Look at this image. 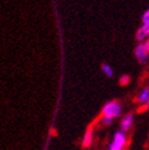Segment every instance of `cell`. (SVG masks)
Wrapping results in <instances>:
<instances>
[{
	"label": "cell",
	"instance_id": "cell-1",
	"mask_svg": "<svg viewBox=\"0 0 149 150\" xmlns=\"http://www.w3.org/2000/svg\"><path fill=\"white\" fill-rule=\"evenodd\" d=\"M121 111H122L121 104L117 100H113V101H110V103L104 105V108L101 110V115H103V117L115 118V117L121 115Z\"/></svg>",
	"mask_w": 149,
	"mask_h": 150
},
{
	"label": "cell",
	"instance_id": "cell-2",
	"mask_svg": "<svg viewBox=\"0 0 149 150\" xmlns=\"http://www.w3.org/2000/svg\"><path fill=\"white\" fill-rule=\"evenodd\" d=\"M135 55L137 57V60L140 64H145L147 60H148V55H149V51L145 47L144 43H139L138 45L135 49Z\"/></svg>",
	"mask_w": 149,
	"mask_h": 150
},
{
	"label": "cell",
	"instance_id": "cell-3",
	"mask_svg": "<svg viewBox=\"0 0 149 150\" xmlns=\"http://www.w3.org/2000/svg\"><path fill=\"white\" fill-rule=\"evenodd\" d=\"M136 38L138 42H143L149 38V23H143L137 31Z\"/></svg>",
	"mask_w": 149,
	"mask_h": 150
},
{
	"label": "cell",
	"instance_id": "cell-4",
	"mask_svg": "<svg viewBox=\"0 0 149 150\" xmlns=\"http://www.w3.org/2000/svg\"><path fill=\"white\" fill-rule=\"evenodd\" d=\"M113 143L117 146H120V148H125L126 143H127V138H126V134L125 132L122 131H118L115 133V136H114V139H113Z\"/></svg>",
	"mask_w": 149,
	"mask_h": 150
},
{
	"label": "cell",
	"instance_id": "cell-5",
	"mask_svg": "<svg viewBox=\"0 0 149 150\" xmlns=\"http://www.w3.org/2000/svg\"><path fill=\"white\" fill-rule=\"evenodd\" d=\"M133 125V115L132 114H127L121 121V131L122 132H127L130 131V128Z\"/></svg>",
	"mask_w": 149,
	"mask_h": 150
},
{
	"label": "cell",
	"instance_id": "cell-6",
	"mask_svg": "<svg viewBox=\"0 0 149 150\" xmlns=\"http://www.w3.org/2000/svg\"><path fill=\"white\" fill-rule=\"evenodd\" d=\"M92 139H93V129L92 127H89L87 129L86 134H84V138H83V146H89L92 144Z\"/></svg>",
	"mask_w": 149,
	"mask_h": 150
},
{
	"label": "cell",
	"instance_id": "cell-7",
	"mask_svg": "<svg viewBox=\"0 0 149 150\" xmlns=\"http://www.w3.org/2000/svg\"><path fill=\"white\" fill-rule=\"evenodd\" d=\"M148 99H149V87H145L143 91L140 92V94L138 95L137 101L140 103V104H145Z\"/></svg>",
	"mask_w": 149,
	"mask_h": 150
},
{
	"label": "cell",
	"instance_id": "cell-8",
	"mask_svg": "<svg viewBox=\"0 0 149 150\" xmlns=\"http://www.w3.org/2000/svg\"><path fill=\"white\" fill-rule=\"evenodd\" d=\"M101 71L104 72V74H105L106 77H109V78H111L114 76V71H113V69L108 65V64H103L101 65Z\"/></svg>",
	"mask_w": 149,
	"mask_h": 150
},
{
	"label": "cell",
	"instance_id": "cell-9",
	"mask_svg": "<svg viewBox=\"0 0 149 150\" xmlns=\"http://www.w3.org/2000/svg\"><path fill=\"white\" fill-rule=\"evenodd\" d=\"M130 76H127V74H125V76H122L121 78H120V84L121 86H127L128 83H130Z\"/></svg>",
	"mask_w": 149,
	"mask_h": 150
},
{
	"label": "cell",
	"instance_id": "cell-10",
	"mask_svg": "<svg viewBox=\"0 0 149 150\" xmlns=\"http://www.w3.org/2000/svg\"><path fill=\"white\" fill-rule=\"evenodd\" d=\"M103 123L105 125V126H109V125H111L113 123V121H114V118H111V117H103Z\"/></svg>",
	"mask_w": 149,
	"mask_h": 150
},
{
	"label": "cell",
	"instance_id": "cell-11",
	"mask_svg": "<svg viewBox=\"0 0 149 150\" xmlns=\"http://www.w3.org/2000/svg\"><path fill=\"white\" fill-rule=\"evenodd\" d=\"M142 21H143V23H149V9L144 12V15L142 16Z\"/></svg>",
	"mask_w": 149,
	"mask_h": 150
},
{
	"label": "cell",
	"instance_id": "cell-12",
	"mask_svg": "<svg viewBox=\"0 0 149 150\" xmlns=\"http://www.w3.org/2000/svg\"><path fill=\"white\" fill-rule=\"evenodd\" d=\"M109 150H122V148H120V146L115 145L114 143H111V144H110V148H109Z\"/></svg>",
	"mask_w": 149,
	"mask_h": 150
},
{
	"label": "cell",
	"instance_id": "cell-13",
	"mask_svg": "<svg viewBox=\"0 0 149 150\" xmlns=\"http://www.w3.org/2000/svg\"><path fill=\"white\" fill-rule=\"evenodd\" d=\"M148 108H149V99H148L147 103L144 104V106H143V108H140L138 111H139V112H140V111H145V109H148Z\"/></svg>",
	"mask_w": 149,
	"mask_h": 150
},
{
	"label": "cell",
	"instance_id": "cell-14",
	"mask_svg": "<svg viewBox=\"0 0 149 150\" xmlns=\"http://www.w3.org/2000/svg\"><path fill=\"white\" fill-rule=\"evenodd\" d=\"M144 44H145V47H147V49H148V51H149V38L147 39V42H144Z\"/></svg>",
	"mask_w": 149,
	"mask_h": 150
}]
</instances>
